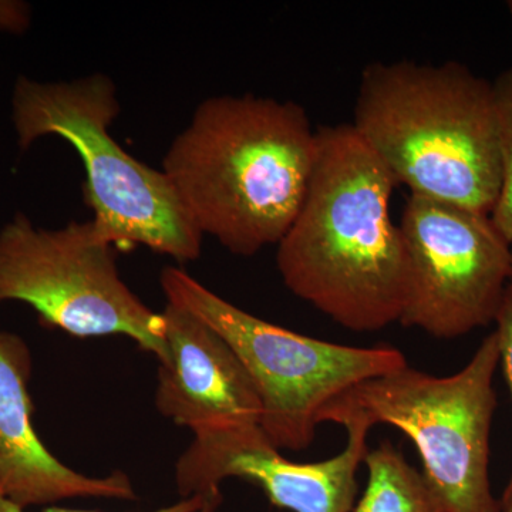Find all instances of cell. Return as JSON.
I'll list each match as a JSON object with an SVG mask.
<instances>
[{
    "label": "cell",
    "mask_w": 512,
    "mask_h": 512,
    "mask_svg": "<svg viewBox=\"0 0 512 512\" xmlns=\"http://www.w3.org/2000/svg\"><path fill=\"white\" fill-rule=\"evenodd\" d=\"M32 23V8L20 0H0V32L23 35Z\"/></svg>",
    "instance_id": "15"
},
{
    "label": "cell",
    "mask_w": 512,
    "mask_h": 512,
    "mask_svg": "<svg viewBox=\"0 0 512 512\" xmlns=\"http://www.w3.org/2000/svg\"><path fill=\"white\" fill-rule=\"evenodd\" d=\"M318 146V131L299 104L225 94L195 109L163 171L201 234L249 258L288 232Z\"/></svg>",
    "instance_id": "2"
},
{
    "label": "cell",
    "mask_w": 512,
    "mask_h": 512,
    "mask_svg": "<svg viewBox=\"0 0 512 512\" xmlns=\"http://www.w3.org/2000/svg\"><path fill=\"white\" fill-rule=\"evenodd\" d=\"M160 284L167 303L207 323L234 350L261 400L259 427L278 450H305L330 400L363 380L407 366L403 353L390 346L338 345L256 318L181 268L167 266Z\"/></svg>",
    "instance_id": "6"
},
{
    "label": "cell",
    "mask_w": 512,
    "mask_h": 512,
    "mask_svg": "<svg viewBox=\"0 0 512 512\" xmlns=\"http://www.w3.org/2000/svg\"><path fill=\"white\" fill-rule=\"evenodd\" d=\"M165 356L158 366L156 407L192 434L258 424L262 404L231 346L207 323L167 303Z\"/></svg>",
    "instance_id": "10"
},
{
    "label": "cell",
    "mask_w": 512,
    "mask_h": 512,
    "mask_svg": "<svg viewBox=\"0 0 512 512\" xmlns=\"http://www.w3.org/2000/svg\"><path fill=\"white\" fill-rule=\"evenodd\" d=\"M501 512H512V503L508 505V507H505L504 510Z\"/></svg>",
    "instance_id": "17"
},
{
    "label": "cell",
    "mask_w": 512,
    "mask_h": 512,
    "mask_svg": "<svg viewBox=\"0 0 512 512\" xmlns=\"http://www.w3.org/2000/svg\"><path fill=\"white\" fill-rule=\"evenodd\" d=\"M352 127L410 194L493 212L501 188L493 83L464 64H369Z\"/></svg>",
    "instance_id": "3"
},
{
    "label": "cell",
    "mask_w": 512,
    "mask_h": 512,
    "mask_svg": "<svg viewBox=\"0 0 512 512\" xmlns=\"http://www.w3.org/2000/svg\"><path fill=\"white\" fill-rule=\"evenodd\" d=\"M338 456L296 463L282 456L258 424H238L194 434L175 464L181 498L220 494L222 481L242 478L264 490L276 507L292 512H352L356 474L365 461L369 426L349 423Z\"/></svg>",
    "instance_id": "9"
},
{
    "label": "cell",
    "mask_w": 512,
    "mask_h": 512,
    "mask_svg": "<svg viewBox=\"0 0 512 512\" xmlns=\"http://www.w3.org/2000/svg\"><path fill=\"white\" fill-rule=\"evenodd\" d=\"M399 225L410 261L400 323L437 339L494 323L512 271V245L490 215L410 194Z\"/></svg>",
    "instance_id": "8"
},
{
    "label": "cell",
    "mask_w": 512,
    "mask_h": 512,
    "mask_svg": "<svg viewBox=\"0 0 512 512\" xmlns=\"http://www.w3.org/2000/svg\"><path fill=\"white\" fill-rule=\"evenodd\" d=\"M494 332L497 335L498 349H500V363H503L505 377L512 394V271L508 284L505 286L503 299L500 308L494 319ZM512 503V473L507 487H505L503 498H501V510Z\"/></svg>",
    "instance_id": "13"
},
{
    "label": "cell",
    "mask_w": 512,
    "mask_h": 512,
    "mask_svg": "<svg viewBox=\"0 0 512 512\" xmlns=\"http://www.w3.org/2000/svg\"><path fill=\"white\" fill-rule=\"evenodd\" d=\"M501 154V188L490 217L512 245V67L493 82Z\"/></svg>",
    "instance_id": "12"
},
{
    "label": "cell",
    "mask_w": 512,
    "mask_h": 512,
    "mask_svg": "<svg viewBox=\"0 0 512 512\" xmlns=\"http://www.w3.org/2000/svg\"><path fill=\"white\" fill-rule=\"evenodd\" d=\"M222 493L210 495H192V497L181 498L177 503L160 508L153 512H215L222 504ZM0 512H28L16 507L6 498L0 497ZM43 512H94L84 510H70V508L50 507Z\"/></svg>",
    "instance_id": "14"
},
{
    "label": "cell",
    "mask_w": 512,
    "mask_h": 512,
    "mask_svg": "<svg viewBox=\"0 0 512 512\" xmlns=\"http://www.w3.org/2000/svg\"><path fill=\"white\" fill-rule=\"evenodd\" d=\"M507 8H508V10H510V15L512 18V0H510V2H507Z\"/></svg>",
    "instance_id": "16"
},
{
    "label": "cell",
    "mask_w": 512,
    "mask_h": 512,
    "mask_svg": "<svg viewBox=\"0 0 512 512\" xmlns=\"http://www.w3.org/2000/svg\"><path fill=\"white\" fill-rule=\"evenodd\" d=\"M305 200L276 265L286 288L353 332L400 322L410 261L390 211L396 181L352 124L318 130Z\"/></svg>",
    "instance_id": "1"
},
{
    "label": "cell",
    "mask_w": 512,
    "mask_h": 512,
    "mask_svg": "<svg viewBox=\"0 0 512 512\" xmlns=\"http://www.w3.org/2000/svg\"><path fill=\"white\" fill-rule=\"evenodd\" d=\"M32 367L25 340L0 332V497L25 511L73 498L137 501L123 471L90 477L50 453L33 426Z\"/></svg>",
    "instance_id": "11"
},
{
    "label": "cell",
    "mask_w": 512,
    "mask_h": 512,
    "mask_svg": "<svg viewBox=\"0 0 512 512\" xmlns=\"http://www.w3.org/2000/svg\"><path fill=\"white\" fill-rule=\"evenodd\" d=\"M22 302L40 322L74 338L120 335L165 356L163 313L154 312L119 274L116 247L93 220L49 229L23 212L0 228V303Z\"/></svg>",
    "instance_id": "7"
},
{
    "label": "cell",
    "mask_w": 512,
    "mask_h": 512,
    "mask_svg": "<svg viewBox=\"0 0 512 512\" xmlns=\"http://www.w3.org/2000/svg\"><path fill=\"white\" fill-rule=\"evenodd\" d=\"M498 365L493 332L460 372L437 377L406 366L363 380L330 400L318 421L396 427L419 451L423 476L444 512H501L490 483Z\"/></svg>",
    "instance_id": "5"
},
{
    "label": "cell",
    "mask_w": 512,
    "mask_h": 512,
    "mask_svg": "<svg viewBox=\"0 0 512 512\" xmlns=\"http://www.w3.org/2000/svg\"><path fill=\"white\" fill-rule=\"evenodd\" d=\"M10 106L20 150L55 136L79 154L92 220L116 249L144 247L180 264L200 258L204 235L170 178L130 156L110 134L120 113L110 77L39 82L19 76Z\"/></svg>",
    "instance_id": "4"
}]
</instances>
